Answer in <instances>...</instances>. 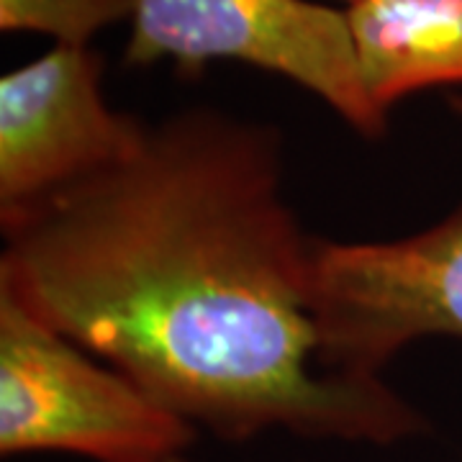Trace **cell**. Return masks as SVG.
Segmentation results:
<instances>
[{
  "label": "cell",
  "instance_id": "cell-9",
  "mask_svg": "<svg viewBox=\"0 0 462 462\" xmlns=\"http://www.w3.org/2000/svg\"><path fill=\"white\" fill-rule=\"evenodd\" d=\"M170 462H188L185 457H175V460H170Z\"/></svg>",
  "mask_w": 462,
  "mask_h": 462
},
{
  "label": "cell",
  "instance_id": "cell-2",
  "mask_svg": "<svg viewBox=\"0 0 462 462\" xmlns=\"http://www.w3.org/2000/svg\"><path fill=\"white\" fill-rule=\"evenodd\" d=\"M196 427L0 291V452L170 462Z\"/></svg>",
  "mask_w": 462,
  "mask_h": 462
},
{
  "label": "cell",
  "instance_id": "cell-10",
  "mask_svg": "<svg viewBox=\"0 0 462 462\" xmlns=\"http://www.w3.org/2000/svg\"><path fill=\"white\" fill-rule=\"evenodd\" d=\"M346 5H352V3H357V0H345Z\"/></svg>",
  "mask_w": 462,
  "mask_h": 462
},
{
  "label": "cell",
  "instance_id": "cell-1",
  "mask_svg": "<svg viewBox=\"0 0 462 462\" xmlns=\"http://www.w3.org/2000/svg\"><path fill=\"white\" fill-rule=\"evenodd\" d=\"M0 226V291L218 439L385 447L427 430L383 378L321 365L319 239L288 200L275 124L182 108Z\"/></svg>",
  "mask_w": 462,
  "mask_h": 462
},
{
  "label": "cell",
  "instance_id": "cell-3",
  "mask_svg": "<svg viewBox=\"0 0 462 462\" xmlns=\"http://www.w3.org/2000/svg\"><path fill=\"white\" fill-rule=\"evenodd\" d=\"M221 60L281 75L363 136L385 134L388 116L365 90L346 11L311 0H136L126 65L200 69Z\"/></svg>",
  "mask_w": 462,
  "mask_h": 462
},
{
  "label": "cell",
  "instance_id": "cell-5",
  "mask_svg": "<svg viewBox=\"0 0 462 462\" xmlns=\"http://www.w3.org/2000/svg\"><path fill=\"white\" fill-rule=\"evenodd\" d=\"M144 121L103 96L93 47H51L0 80V216L50 199L124 160Z\"/></svg>",
  "mask_w": 462,
  "mask_h": 462
},
{
  "label": "cell",
  "instance_id": "cell-4",
  "mask_svg": "<svg viewBox=\"0 0 462 462\" xmlns=\"http://www.w3.org/2000/svg\"><path fill=\"white\" fill-rule=\"evenodd\" d=\"M314 321L321 365L355 380L383 378L416 339H462V206L391 242L319 239Z\"/></svg>",
  "mask_w": 462,
  "mask_h": 462
},
{
  "label": "cell",
  "instance_id": "cell-8",
  "mask_svg": "<svg viewBox=\"0 0 462 462\" xmlns=\"http://www.w3.org/2000/svg\"><path fill=\"white\" fill-rule=\"evenodd\" d=\"M452 106H455V108L462 114V96H455V98H452Z\"/></svg>",
  "mask_w": 462,
  "mask_h": 462
},
{
  "label": "cell",
  "instance_id": "cell-7",
  "mask_svg": "<svg viewBox=\"0 0 462 462\" xmlns=\"http://www.w3.org/2000/svg\"><path fill=\"white\" fill-rule=\"evenodd\" d=\"M136 0H0L5 33H44L54 47H90L100 32L132 23Z\"/></svg>",
  "mask_w": 462,
  "mask_h": 462
},
{
  "label": "cell",
  "instance_id": "cell-6",
  "mask_svg": "<svg viewBox=\"0 0 462 462\" xmlns=\"http://www.w3.org/2000/svg\"><path fill=\"white\" fill-rule=\"evenodd\" d=\"M345 11L365 90L383 116L413 93L462 85V0H357Z\"/></svg>",
  "mask_w": 462,
  "mask_h": 462
}]
</instances>
